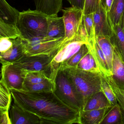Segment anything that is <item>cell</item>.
Instances as JSON below:
<instances>
[{
  "label": "cell",
  "mask_w": 124,
  "mask_h": 124,
  "mask_svg": "<svg viewBox=\"0 0 124 124\" xmlns=\"http://www.w3.org/2000/svg\"><path fill=\"white\" fill-rule=\"evenodd\" d=\"M12 99L22 108L34 114L42 124H80V112L61 101L53 91L34 93L11 90Z\"/></svg>",
  "instance_id": "1"
},
{
  "label": "cell",
  "mask_w": 124,
  "mask_h": 124,
  "mask_svg": "<svg viewBox=\"0 0 124 124\" xmlns=\"http://www.w3.org/2000/svg\"><path fill=\"white\" fill-rule=\"evenodd\" d=\"M62 69L63 70L82 99L84 106L88 99L92 95L102 90L101 72H91L77 67H66Z\"/></svg>",
  "instance_id": "2"
},
{
  "label": "cell",
  "mask_w": 124,
  "mask_h": 124,
  "mask_svg": "<svg viewBox=\"0 0 124 124\" xmlns=\"http://www.w3.org/2000/svg\"><path fill=\"white\" fill-rule=\"evenodd\" d=\"M48 15L37 10L20 12L17 27L21 38L29 39L35 37L47 35L48 30Z\"/></svg>",
  "instance_id": "3"
},
{
  "label": "cell",
  "mask_w": 124,
  "mask_h": 124,
  "mask_svg": "<svg viewBox=\"0 0 124 124\" xmlns=\"http://www.w3.org/2000/svg\"><path fill=\"white\" fill-rule=\"evenodd\" d=\"M54 92L57 97L67 106L79 111L84 107L83 101L63 70L59 69L53 79Z\"/></svg>",
  "instance_id": "4"
},
{
  "label": "cell",
  "mask_w": 124,
  "mask_h": 124,
  "mask_svg": "<svg viewBox=\"0 0 124 124\" xmlns=\"http://www.w3.org/2000/svg\"><path fill=\"white\" fill-rule=\"evenodd\" d=\"M53 58L52 56L47 54H25L13 63L27 72H44L53 80L55 72L52 67Z\"/></svg>",
  "instance_id": "5"
},
{
  "label": "cell",
  "mask_w": 124,
  "mask_h": 124,
  "mask_svg": "<svg viewBox=\"0 0 124 124\" xmlns=\"http://www.w3.org/2000/svg\"><path fill=\"white\" fill-rule=\"evenodd\" d=\"M22 39L26 54H47L53 57L64 42V39H54L46 36Z\"/></svg>",
  "instance_id": "6"
},
{
  "label": "cell",
  "mask_w": 124,
  "mask_h": 124,
  "mask_svg": "<svg viewBox=\"0 0 124 124\" xmlns=\"http://www.w3.org/2000/svg\"><path fill=\"white\" fill-rule=\"evenodd\" d=\"M89 42L77 35L70 40L64 41L52 60V65L55 72L77 53L84 44Z\"/></svg>",
  "instance_id": "7"
},
{
  "label": "cell",
  "mask_w": 124,
  "mask_h": 124,
  "mask_svg": "<svg viewBox=\"0 0 124 124\" xmlns=\"http://www.w3.org/2000/svg\"><path fill=\"white\" fill-rule=\"evenodd\" d=\"M27 71L13 63L2 65L1 78L10 90H24V85Z\"/></svg>",
  "instance_id": "8"
},
{
  "label": "cell",
  "mask_w": 124,
  "mask_h": 124,
  "mask_svg": "<svg viewBox=\"0 0 124 124\" xmlns=\"http://www.w3.org/2000/svg\"><path fill=\"white\" fill-rule=\"evenodd\" d=\"M65 28L64 40L73 39L78 31L83 17V10L75 7L65 8L62 10Z\"/></svg>",
  "instance_id": "9"
},
{
  "label": "cell",
  "mask_w": 124,
  "mask_h": 124,
  "mask_svg": "<svg viewBox=\"0 0 124 124\" xmlns=\"http://www.w3.org/2000/svg\"><path fill=\"white\" fill-rule=\"evenodd\" d=\"M9 112L11 124H42L39 117L22 108L13 101Z\"/></svg>",
  "instance_id": "10"
},
{
  "label": "cell",
  "mask_w": 124,
  "mask_h": 124,
  "mask_svg": "<svg viewBox=\"0 0 124 124\" xmlns=\"http://www.w3.org/2000/svg\"><path fill=\"white\" fill-rule=\"evenodd\" d=\"M95 38L102 36L110 39L113 34V28L107 13L101 5L99 9L93 13Z\"/></svg>",
  "instance_id": "11"
},
{
  "label": "cell",
  "mask_w": 124,
  "mask_h": 124,
  "mask_svg": "<svg viewBox=\"0 0 124 124\" xmlns=\"http://www.w3.org/2000/svg\"><path fill=\"white\" fill-rule=\"evenodd\" d=\"M13 46L8 50L0 54V59L2 65L13 63L26 54L21 37L13 39Z\"/></svg>",
  "instance_id": "12"
},
{
  "label": "cell",
  "mask_w": 124,
  "mask_h": 124,
  "mask_svg": "<svg viewBox=\"0 0 124 124\" xmlns=\"http://www.w3.org/2000/svg\"><path fill=\"white\" fill-rule=\"evenodd\" d=\"M48 30L46 37L54 39H64L65 28L63 17L58 14L48 16Z\"/></svg>",
  "instance_id": "13"
},
{
  "label": "cell",
  "mask_w": 124,
  "mask_h": 124,
  "mask_svg": "<svg viewBox=\"0 0 124 124\" xmlns=\"http://www.w3.org/2000/svg\"><path fill=\"white\" fill-rule=\"evenodd\" d=\"M112 75L110 76L119 89L124 91V61L114 48L112 61Z\"/></svg>",
  "instance_id": "14"
},
{
  "label": "cell",
  "mask_w": 124,
  "mask_h": 124,
  "mask_svg": "<svg viewBox=\"0 0 124 124\" xmlns=\"http://www.w3.org/2000/svg\"><path fill=\"white\" fill-rule=\"evenodd\" d=\"M20 12L11 6L6 0H0V20L17 26Z\"/></svg>",
  "instance_id": "15"
},
{
  "label": "cell",
  "mask_w": 124,
  "mask_h": 124,
  "mask_svg": "<svg viewBox=\"0 0 124 124\" xmlns=\"http://www.w3.org/2000/svg\"><path fill=\"white\" fill-rule=\"evenodd\" d=\"M100 69L101 73L106 76H111L105 56L96 40L87 45Z\"/></svg>",
  "instance_id": "16"
},
{
  "label": "cell",
  "mask_w": 124,
  "mask_h": 124,
  "mask_svg": "<svg viewBox=\"0 0 124 124\" xmlns=\"http://www.w3.org/2000/svg\"><path fill=\"white\" fill-rule=\"evenodd\" d=\"M110 107L100 109L82 110L80 112V124H100Z\"/></svg>",
  "instance_id": "17"
},
{
  "label": "cell",
  "mask_w": 124,
  "mask_h": 124,
  "mask_svg": "<svg viewBox=\"0 0 124 124\" xmlns=\"http://www.w3.org/2000/svg\"><path fill=\"white\" fill-rule=\"evenodd\" d=\"M36 10L48 16L58 14L62 10L63 0H34Z\"/></svg>",
  "instance_id": "18"
},
{
  "label": "cell",
  "mask_w": 124,
  "mask_h": 124,
  "mask_svg": "<svg viewBox=\"0 0 124 124\" xmlns=\"http://www.w3.org/2000/svg\"><path fill=\"white\" fill-rule=\"evenodd\" d=\"M112 106L101 90L95 93L88 99L82 110L100 109Z\"/></svg>",
  "instance_id": "19"
},
{
  "label": "cell",
  "mask_w": 124,
  "mask_h": 124,
  "mask_svg": "<svg viewBox=\"0 0 124 124\" xmlns=\"http://www.w3.org/2000/svg\"><path fill=\"white\" fill-rule=\"evenodd\" d=\"M95 40L105 56L109 69L112 74V61L114 47L108 38L100 36L96 37Z\"/></svg>",
  "instance_id": "20"
},
{
  "label": "cell",
  "mask_w": 124,
  "mask_h": 124,
  "mask_svg": "<svg viewBox=\"0 0 124 124\" xmlns=\"http://www.w3.org/2000/svg\"><path fill=\"white\" fill-rule=\"evenodd\" d=\"M110 41L124 61V33L120 24L113 27Z\"/></svg>",
  "instance_id": "21"
},
{
  "label": "cell",
  "mask_w": 124,
  "mask_h": 124,
  "mask_svg": "<svg viewBox=\"0 0 124 124\" xmlns=\"http://www.w3.org/2000/svg\"><path fill=\"white\" fill-rule=\"evenodd\" d=\"M124 12V0H114L111 10L107 13L112 28L120 24L121 17Z\"/></svg>",
  "instance_id": "22"
},
{
  "label": "cell",
  "mask_w": 124,
  "mask_h": 124,
  "mask_svg": "<svg viewBox=\"0 0 124 124\" xmlns=\"http://www.w3.org/2000/svg\"><path fill=\"white\" fill-rule=\"evenodd\" d=\"M120 107L118 103L109 108L100 124H124Z\"/></svg>",
  "instance_id": "23"
},
{
  "label": "cell",
  "mask_w": 124,
  "mask_h": 124,
  "mask_svg": "<svg viewBox=\"0 0 124 124\" xmlns=\"http://www.w3.org/2000/svg\"><path fill=\"white\" fill-rule=\"evenodd\" d=\"M76 67L91 72H101L95 58L90 50L80 60Z\"/></svg>",
  "instance_id": "24"
},
{
  "label": "cell",
  "mask_w": 124,
  "mask_h": 124,
  "mask_svg": "<svg viewBox=\"0 0 124 124\" xmlns=\"http://www.w3.org/2000/svg\"><path fill=\"white\" fill-rule=\"evenodd\" d=\"M12 96L10 90L5 83L0 82V111H9L11 105Z\"/></svg>",
  "instance_id": "25"
},
{
  "label": "cell",
  "mask_w": 124,
  "mask_h": 124,
  "mask_svg": "<svg viewBox=\"0 0 124 124\" xmlns=\"http://www.w3.org/2000/svg\"><path fill=\"white\" fill-rule=\"evenodd\" d=\"M24 90L34 93H42L53 91L54 83L51 79L34 84H24Z\"/></svg>",
  "instance_id": "26"
},
{
  "label": "cell",
  "mask_w": 124,
  "mask_h": 124,
  "mask_svg": "<svg viewBox=\"0 0 124 124\" xmlns=\"http://www.w3.org/2000/svg\"><path fill=\"white\" fill-rule=\"evenodd\" d=\"M0 37L16 39L21 37V35L17 26L6 23L0 20Z\"/></svg>",
  "instance_id": "27"
},
{
  "label": "cell",
  "mask_w": 124,
  "mask_h": 124,
  "mask_svg": "<svg viewBox=\"0 0 124 124\" xmlns=\"http://www.w3.org/2000/svg\"><path fill=\"white\" fill-rule=\"evenodd\" d=\"M89 51V48L87 45L84 44L77 53L69 59L65 63L62 65L59 69H64L66 67H76L80 60Z\"/></svg>",
  "instance_id": "28"
},
{
  "label": "cell",
  "mask_w": 124,
  "mask_h": 124,
  "mask_svg": "<svg viewBox=\"0 0 124 124\" xmlns=\"http://www.w3.org/2000/svg\"><path fill=\"white\" fill-rule=\"evenodd\" d=\"M82 21L90 43L95 40L93 13L83 15Z\"/></svg>",
  "instance_id": "29"
},
{
  "label": "cell",
  "mask_w": 124,
  "mask_h": 124,
  "mask_svg": "<svg viewBox=\"0 0 124 124\" xmlns=\"http://www.w3.org/2000/svg\"><path fill=\"white\" fill-rule=\"evenodd\" d=\"M105 76L116 98L117 103L120 107L124 122V91L119 89L116 85L110 76Z\"/></svg>",
  "instance_id": "30"
},
{
  "label": "cell",
  "mask_w": 124,
  "mask_h": 124,
  "mask_svg": "<svg viewBox=\"0 0 124 124\" xmlns=\"http://www.w3.org/2000/svg\"><path fill=\"white\" fill-rule=\"evenodd\" d=\"M101 85L102 91L112 106L117 104V100L114 91L107 80L106 77L101 73Z\"/></svg>",
  "instance_id": "31"
},
{
  "label": "cell",
  "mask_w": 124,
  "mask_h": 124,
  "mask_svg": "<svg viewBox=\"0 0 124 124\" xmlns=\"http://www.w3.org/2000/svg\"><path fill=\"white\" fill-rule=\"evenodd\" d=\"M51 79L43 72H27L24 80V84H34L44 82Z\"/></svg>",
  "instance_id": "32"
},
{
  "label": "cell",
  "mask_w": 124,
  "mask_h": 124,
  "mask_svg": "<svg viewBox=\"0 0 124 124\" xmlns=\"http://www.w3.org/2000/svg\"><path fill=\"white\" fill-rule=\"evenodd\" d=\"M101 5V0H85L83 10V15L93 13L99 9Z\"/></svg>",
  "instance_id": "33"
},
{
  "label": "cell",
  "mask_w": 124,
  "mask_h": 124,
  "mask_svg": "<svg viewBox=\"0 0 124 124\" xmlns=\"http://www.w3.org/2000/svg\"><path fill=\"white\" fill-rule=\"evenodd\" d=\"M13 44V39L0 37V52L3 53L8 50Z\"/></svg>",
  "instance_id": "34"
},
{
  "label": "cell",
  "mask_w": 124,
  "mask_h": 124,
  "mask_svg": "<svg viewBox=\"0 0 124 124\" xmlns=\"http://www.w3.org/2000/svg\"><path fill=\"white\" fill-rule=\"evenodd\" d=\"M0 124H11L9 111H0Z\"/></svg>",
  "instance_id": "35"
},
{
  "label": "cell",
  "mask_w": 124,
  "mask_h": 124,
  "mask_svg": "<svg viewBox=\"0 0 124 124\" xmlns=\"http://www.w3.org/2000/svg\"><path fill=\"white\" fill-rule=\"evenodd\" d=\"M71 7H75L83 10L85 0H67Z\"/></svg>",
  "instance_id": "36"
},
{
  "label": "cell",
  "mask_w": 124,
  "mask_h": 124,
  "mask_svg": "<svg viewBox=\"0 0 124 124\" xmlns=\"http://www.w3.org/2000/svg\"><path fill=\"white\" fill-rule=\"evenodd\" d=\"M114 0H101V5L106 10L107 13L110 11Z\"/></svg>",
  "instance_id": "37"
},
{
  "label": "cell",
  "mask_w": 124,
  "mask_h": 124,
  "mask_svg": "<svg viewBox=\"0 0 124 124\" xmlns=\"http://www.w3.org/2000/svg\"><path fill=\"white\" fill-rule=\"evenodd\" d=\"M119 24L122 28V29L123 30L124 33V12L122 16L121 17Z\"/></svg>",
  "instance_id": "38"
}]
</instances>
